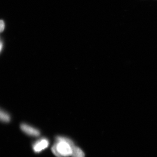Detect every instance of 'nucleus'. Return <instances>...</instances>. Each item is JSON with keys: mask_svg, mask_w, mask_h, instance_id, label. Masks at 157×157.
Segmentation results:
<instances>
[{"mask_svg": "<svg viewBox=\"0 0 157 157\" xmlns=\"http://www.w3.org/2000/svg\"><path fill=\"white\" fill-rule=\"evenodd\" d=\"M20 128L23 132L30 136L38 137L40 135V132L39 130L28 124H21L20 125Z\"/></svg>", "mask_w": 157, "mask_h": 157, "instance_id": "2", "label": "nucleus"}, {"mask_svg": "<svg viewBox=\"0 0 157 157\" xmlns=\"http://www.w3.org/2000/svg\"><path fill=\"white\" fill-rule=\"evenodd\" d=\"M5 28V24L2 21H0V32H2Z\"/></svg>", "mask_w": 157, "mask_h": 157, "instance_id": "6", "label": "nucleus"}, {"mask_svg": "<svg viewBox=\"0 0 157 157\" xmlns=\"http://www.w3.org/2000/svg\"><path fill=\"white\" fill-rule=\"evenodd\" d=\"M57 142L52 147L54 154L57 157H68L72 156V148L75 144L67 137L58 136L56 138Z\"/></svg>", "mask_w": 157, "mask_h": 157, "instance_id": "1", "label": "nucleus"}, {"mask_svg": "<svg viewBox=\"0 0 157 157\" xmlns=\"http://www.w3.org/2000/svg\"><path fill=\"white\" fill-rule=\"evenodd\" d=\"M49 145V141L46 138H42L40 140H37L33 145V149L35 152H40L48 147Z\"/></svg>", "mask_w": 157, "mask_h": 157, "instance_id": "3", "label": "nucleus"}, {"mask_svg": "<svg viewBox=\"0 0 157 157\" xmlns=\"http://www.w3.org/2000/svg\"><path fill=\"white\" fill-rule=\"evenodd\" d=\"M3 45L2 42H1L0 41V53H1V52H2V50L3 49Z\"/></svg>", "mask_w": 157, "mask_h": 157, "instance_id": "7", "label": "nucleus"}, {"mask_svg": "<svg viewBox=\"0 0 157 157\" xmlns=\"http://www.w3.org/2000/svg\"><path fill=\"white\" fill-rule=\"evenodd\" d=\"M11 120L10 114L3 109H0V121L3 123H9Z\"/></svg>", "mask_w": 157, "mask_h": 157, "instance_id": "4", "label": "nucleus"}, {"mask_svg": "<svg viewBox=\"0 0 157 157\" xmlns=\"http://www.w3.org/2000/svg\"><path fill=\"white\" fill-rule=\"evenodd\" d=\"M72 157H85V154L83 151L78 147L74 146L72 148Z\"/></svg>", "mask_w": 157, "mask_h": 157, "instance_id": "5", "label": "nucleus"}]
</instances>
